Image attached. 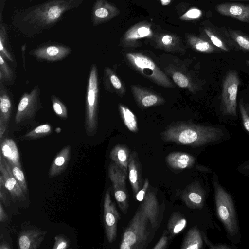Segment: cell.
Returning a JSON list of instances; mask_svg holds the SVG:
<instances>
[{
	"instance_id": "obj_42",
	"label": "cell",
	"mask_w": 249,
	"mask_h": 249,
	"mask_svg": "<svg viewBox=\"0 0 249 249\" xmlns=\"http://www.w3.org/2000/svg\"><path fill=\"white\" fill-rule=\"evenodd\" d=\"M69 239L61 234L57 235L55 237L54 244L53 249H66L70 246Z\"/></svg>"
},
{
	"instance_id": "obj_19",
	"label": "cell",
	"mask_w": 249,
	"mask_h": 249,
	"mask_svg": "<svg viewBox=\"0 0 249 249\" xmlns=\"http://www.w3.org/2000/svg\"><path fill=\"white\" fill-rule=\"evenodd\" d=\"M47 231L34 229L22 231L18 238L20 249H37L43 242Z\"/></svg>"
},
{
	"instance_id": "obj_15",
	"label": "cell",
	"mask_w": 249,
	"mask_h": 249,
	"mask_svg": "<svg viewBox=\"0 0 249 249\" xmlns=\"http://www.w3.org/2000/svg\"><path fill=\"white\" fill-rule=\"evenodd\" d=\"M130 89L138 106L142 108L159 106L165 102L160 95L139 86L131 85Z\"/></svg>"
},
{
	"instance_id": "obj_1",
	"label": "cell",
	"mask_w": 249,
	"mask_h": 249,
	"mask_svg": "<svg viewBox=\"0 0 249 249\" xmlns=\"http://www.w3.org/2000/svg\"><path fill=\"white\" fill-rule=\"evenodd\" d=\"M85 0H49L17 11L12 22L21 33L33 37L54 26L69 11Z\"/></svg>"
},
{
	"instance_id": "obj_39",
	"label": "cell",
	"mask_w": 249,
	"mask_h": 249,
	"mask_svg": "<svg viewBox=\"0 0 249 249\" xmlns=\"http://www.w3.org/2000/svg\"><path fill=\"white\" fill-rule=\"evenodd\" d=\"M13 73L7 63L5 58L0 54V80L11 81L13 79Z\"/></svg>"
},
{
	"instance_id": "obj_23",
	"label": "cell",
	"mask_w": 249,
	"mask_h": 249,
	"mask_svg": "<svg viewBox=\"0 0 249 249\" xmlns=\"http://www.w3.org/2000/svg\"><path fill=\"white\" fill-rule=\"evenodd\" d=\"M71 154V146H65L55 156L50 166L48 178H52L60 175L67 169Z\"/></svg>"
},
{
	"instance_id": "obj_38",
	"label": "cell",
	"mask_w": 249,
	"mask_h": 249,
	"mask_svg": "<svg viewBox=\"0 0 249 249\" xmlns=\"http://www.w3.org/2000/svg\"><path fill=\"white\" fill-rule=\"evenodd\" d=\"M51 100L53 108L55 114L62 119H67L68 112L65 105L55 95H52Z\"/></svg>"
},
{
	"instance_id": "obj_33",
	"label": "cell",
	"mask_w": 249,
	"mask_h": 249,
	"mask_svg": "<svg viewBox=\"0 0 249 249\" xmlns=\"http://www.w3.org/2000/svg\"><path fill=\"white\" fill-rule=\"evenodd\" d=\"M118 108L120 115L127 129L133 133L138 131V122L136 116L127 107L119 104Z\"/></svg>"
},
{
	"instance_id": "obj_50",
	"label": "cell",
	"mask_w": 249,
	"mask_h": 249,
	"mask_svg": "<svg viewBox=\"0 0 249 249\" xmlns=\"http://www.w3.org/2000/svg\"><path fill=\"white\" fill-rule=\"evenodd\" d=\"M246 62H247V63L248 65H249V60H247L246 61Z\"/></svg>"
},
{
	"instance_id": "obj_47",
	"label": "cell",
	"mask_w": 249,
	"mask_h": 249,
	"mask_svg": "<svg viewBox=\"0 0 249 249\" xmlns=\"http://www.w3.org/2000/svg\"><path fill=\"white\" fill-rule=\"evenodd\" d=\"M11 247L5 241H1L0 243V249H10Z\"/></svg>"
},
{
	"instance_id": "obj_45",
	"label": "cell",
	"mask_w": 249,
	"mask_h": 249,
	"mask_svg": "<svg viewBox=\"0 0 249 249\" xmlns=\"http://www.w3.org/2000/svg\"><path fill=\"white\" fill-rule=\"evenodd\" d=\"M8 216L3 207L1 202L0 203V222H5L8 219Z\"/></svg>"
},
{
	"instance_id": "obj_5",
	"label": "cell",
	"mask_w": 249,
	"mask_h": 249,
	"mask_svg": "<svg viewBox=\"0 0 249 249\" xmlns=\"http://www.w3.org/2000/svg\"><path fill=\"white\" fill-rule=\"evenodd\" d=\"M126 57L135 70L153 83L166 88L174 87L170 79L148 56L138 53H128Z\"/></svg>"
},
{
	"instance_id": "obj_2",
	"label": "cell",
	"mask_w": 249,
	"mask_h": 249,
	"mask_svg": "<svg viewBox=\"0 0 249 249\" xmlns=\"http://www.w3.org/2000/svg\"><path fill=\"white\" fill-rule=\"evenodd\" d=\"M223 136L220 128L186 122L176 123L161 133V139L165 142L193 147L215 142Z\"/></svg>"
},
{
	"instance_id": "obj_26",
	"label": "cell",
	"mask_w": 249,
	"mask_h": 249,
	"mask_svg": "<svg viewBox=\"0 0 249 249\" xmlns=\"http://www.w3.org/2000/svg\"><path fill=\"white\" fill-rule=\"evenodd\" d=\"M166 161L172 168L181 170L192 167L195 163V159L187 153L174 152L167 156Z\"/></svg>"
},
{
	"instance_id": "obj_51",
	"label": "cell",
	"mask_w": 249,
	"mask_h": 249,
	"mask_svg": "<svg viewBox=\"0 0 249 249\" xmlns=\"http://www.w3.org/2000/svg\"><path fill=\"white\" fill-rule=\"evenodd\" d=\"M32 1H33V0H29L30 2H31Z\"/></svg>"
},
{
	"instance_id": "obj_7",
	"label": "cell",
	"mask_w": 249,
	"mask_h": 249,
	"mask_svg": "<svg viewBox=\"0 0 249 249\" xmlns=\"http://www.w3.org/2000/svg\"><path fill=\"white\" fill-rule=\"evenodd\" d=\"M241 83L238 72L230 70L226 74L222 84L221 108L223 114L233 117L237 116V97Z\"/></svg>"
},
{
	"instance_id": "obj_44",
	"label": "cell",
	"mask_w": 249,
	"mask_h": 249,
	"mask_svg": "<svg viewBox=\"0 0 249 249\" xmlns=\"http://www.w3.org/2000/svg\"><path fill=\"white\" fill-rule=\"evenodd\" d=\"M167 236L164 234L159 240L158 242L153 248V249H165L167 244Z\"/></svg>"
},
{
	"instance_id": "obj_48",
	"label": "cell",
	"mask_w": 249,
	"mask_h": 249,
	"mask_svg": "<svg viewBox=\"0 0 249 249\" xmlns=\"http://www.w3.org/2000/svg\"><path fill=\"white\" fill-rule=\"evenodd\" d=\"M171 0H160L161 3L163 6H166L170 4Z\"/></svg>"
},
{
	"instance_id": "obj_25",
	"label": "cell",
	"mask_w": 249,
	"mask_h": 249,
	"mask_svg": "<svg viewBox=\"0 0 249 249\" xmlns=\"http://www.w3.org/2000/svg\"><path fill=\"white\" fill-rule=\"evenodd\" d=\"M128 177L131 185L133 194L136 196L141 190V168L135 151L132 152L128 160Z\"/></svg>"
},
{
	"instance_id": "obj_12",
	"label": "cell",
	"mask_w": 249,
	"mask_h": 249,
	"mask_svg": "<svg viewBox=\"0 0 249 249\" xmlns=\"http://www.w3.org/2000/svg\"><path fill=\"white\" fill-rule=\"evenodd\" d=\"M154 33L151 23L142 21L129 28L124 34L121 44L124 47H135L139 45V40L153 37Z\"/></svg>"
},
{
	"instance_id": "obj_37",
	"label": "cell",
	"mask_w": 249,
	"mask_h": 249,
	"mask_svg": "<svg viewBox=\"0 0 249 249\" xmlns=\"http://www.w3.org/2000/svg\"><path fill=\"white\" fill-rule=\"evenodd\" d=\"M8 163L11 169L12 173L19 185L21 188L24 194H27L28 192V187L24 173L21 170V168H19L14 164H10L9 162Z\"/></svg>"
},
{
	"instance_id": "obj_17",
	"label": "cell",
	"mask_w": 249,
	"mask_h": 249,
	"mask_svg": "<svg viewBox=\"0 0 249 249\" xmlns=\"http://www.w3.org/2000/svg\"><path fill=\"white\" fill-rule=\"evenodd\" d=\"M216 11L221 15L230 17L240 21L249 23V4L226 2L217 4Z\"/></svg>"
},
{
	"instance_id": "obj_22",
	"label": "cell",
	"mask_w": 249,
	"mask_h": 249,
	"mask_svg": "<svg viewBox=\"0 0 249 249\" xmlns=\"http://www.w3.org/2000/svg\"><path fill=\"white\" fill-rule=\"evenodd\" d=\"M181 197L190 208H200L203 206L204 194L197 183L194 182L187 187L182 191Z\"/></svg>"
},
{
	"instance_id": "obj_21",
	"label": "cell",
	"mask_w": 249,
	"mask_h": 249,
	"mask_svg": "<svg viewBox=\"0 0 249 249\" xmlns=\"http://www.w3.org/2000/svg\"><path fill=\"white\" fill-rule=\"evenodd\" d=\"M142 201L140 206L146 212L152 227L157 229L160 223V209L155 195L151 190H147Z\"/></svg>"
},
{
	"instance_id": "obj_29",
	"label": "cell",
	"mask_w": 249,
	"mask_h": 249,
	"mask_svg": "<svg viewBox=\"0 0 249 249\" xmlns=\"http://www.w3.org/2000/svg\"><path fill=\"white\" fill-rule=\"evenodd\" d=\"M129 150L124 145L118 144L114 146L110 152V158L126 175L128 173Z\"/></svg>"
},
{
	"instance_id": "obj_40",
	"label": "cell",
	"mask_w": 249,
	"mask_h": 249,
	"mask_svg": "<svg viewBox=\"0 0 249 249\" xmlns=\"http://www.w3.org/2000/svg\"><path fill=\"white\" fill-rule=\"evenodd\" d=\"M239 107L243 126L249 133V106L245 105L241 99Z\"/></svg>"
},
{
	"instance_id": "obj_10",
	"label": "cell",
	"mask_w": 249,
	"mask_h": 249,
	"mask_svg": "<svg viewBox=\"0 0 249 249\" xmlns=\"http://www.w3.org/2000/svg\"><path fill=\"white\" fill-rule=\"evenodd\" d=\"M72 52V49L56 42L42 44L29 51L31 55L36 59L48 62H56L64 59Z\"/></svg>"
},
{
	"instance_id": "obj_4",
	"label": "cell",
	"mask_w": 249,
	"mask_h": 249,
	"mask_svg": "<svg viewBox=\"0 0 249 249\" xmlns=\"http://www.w3.org/2000/svg\"><path fill=\"white\" fill-rule=\"evenodd\" d=\"M148 216L140 206L125 230L120 244L121 249H141L148 241Z\"/></svg>"
},
{
	"instance_id": "obj_11",
	"label": "cell",
	"mask_w": 249,
	"mask_h": 249,
	"mask_svg": "<svg viewBox=\"0 0 249 249\" xmlns=\"http://www.w3.org/2000/svg\"><path fill=\"white\" fill-rule=\"evenodd\" d=\"M119 213L111 200L109 189L106 192L104 201V224L108 241L111 243L116 238Z\"/></svg>"
},
{
	"instance_id": "obj_41",
	"label": "cell",
	"mask_w": 249,
	"mask_h": 249,
	"mask_svg": "<svg viewBox=\"0 0 249 249\" xmlns=\"http://www.w3.org/2000/svg\"><path fill=\"white\" fill-rule=\"evenodd\" d=\"M202 15V11L196 7H192L180 16V19L184 21H191L200 18Z\"/></svg>"
},
{
	"instance_id": "obj_34",
	"label": "cell",
	"mask_w": 249,
	"mask_h": 249,
	"mask_svg": "<svg viewBox=\"0 0 249 249\" xmlns=\"http://www.w3.org/2000/svg\"><path fill=\"white\" fill-rule=\"evenodd\" d=\"M170 75L174 82L178 87L181 88L187 89L192 92L194 93L196 89L195 85L189 76L185 75L182 72L169 69Z\"/></svg>"
},
{
	"instance_id": "obj_20",
	"label": "cell",
	"mask_w": 249,
	"mask_h": 249,
	"mask_svg": "<svg viewBox=\"0 0 249 249\" xmlns=\"http://www.w3.org/2000/svg\"><path fill=\"white\" fill-rule=\"evenodd\" d=\"M12 109L11 99L6 87L0 83V139L8 126Z\"/></svg>"
},
{
	"instance_id": "obj_13",
	"label": "cell",
	"mask_w": 249,
	"mask_h": 249,
	"mask_svg": "<svg viewBox=\"0 0 249 249\" xmlns=\"http://www.w3.org/2000/svg\"><path fill=\"white\" fill-rule=\"evenodd\" d=\"M120 13V10L107 0H96L94 3L91 14L93 26L107 22Z\"/></svg>"
},
{
	"instance_id": "obj_9",
	"label": "cell",
	"mask_w": 249,
	"mask_h": 249,
	"mask_svg": "<svg viewBox=\"0 0 249 249\" xmlns=\"http://www.w3.org/2000/svg\"><path fill=\"white\" fill-rule=\"evenodd\" d=\"M108 176L113 185L114 195L121 210L126 213L128 207L125 179L127 175L113 162L108 167Z\"/></svg>"
},
{
	"instance_id": "obj_35",
	"label": "cell",
	"mask_w": 249,
	"mask_h": 249,
	"mask_svg": "<svg viewBox=\"0 0 249 249\" xmlns=\"http://www.w3.org/2000/svg\"><path fill=\"white\" fill-rule=\"evenodd\" d=\"M187 221L179 212L174 213L168 223V230L172 236L178 234L186 227Z\"/></svg>"
},
{
	"instance_id": "obj_3",
	"label": "cell",
	"mask_w": 249,
	"mask_h": 249,
	"mask_svg": "<svg viewBox=\"0 0 249 249\" xmlns=\"http://www.w3.org/2000/svg\"><path fill=\"white\" fill-rule=\"evenodd\" d=\"M99 92L98 69L93 64L88 78L85 101V130L90 137L94 136L98 129Z\"/></svg>"
},
{
	"instance_id": "obj_6",
	"label": "cell",
	"mask_w": 249,
	"mask_h": 249,
	"mask_svg": "<svg viewBox=\"0 0 249 249\" xmlns=\"http://www.w3.org/2000/svg\"><path fill=\"white\" fill-rule=\"evenodd\" d=\"M214 188L218 216L228 233L234 235L237 232L238 226L231 198L218 183H214Z\"/></svg>"
},
{
	"instance_id": "obj_14",
	"label": "cell",
	"mask_w": 249,
	"mask_h": 249,
	"mask_svg": "<svg viewBox=\"0 0 249 249\" xmlns=\"http://www.w3.org/2000/svg\"><path fill=\"white\" fill-rule=\"evenodd\" d=\"M203 30L213 44L219 49L228 52L231 48L234 47L226 28H218L210 24L205 25Z\"/></svg>"
},
{
	"instance_id": "obj_49",
	"label": "cell",
	"mask_w": 249,
	"mask_h": 249,
	"mask_svg": "<svg viewBox=\"0 0 249 249\" xmlns=\"http://www.w3.org/2000/svg\"><path fill=\"white\" fill-rule=\"evenodd\" d=\"M237 0V1H244L249 2V0Z\"/></svg>"
},
{
	"instance_id": "obj_43",
	"label": "cell",
	"mask_w": 249,
	"mask_h": 249,
	"mask_svg": "<svg viewBox=\"0 0 249 249\" xmlns=\"http://www.w3.org/2000/svg\"><path fill=\"white\" fill-rule=\"evenodd\" d=\"M149 186V181L147 179L145 180L144 184L142 189H141L136 195L137 200L140 201L143 200L144 196L148 190Z\"/></svg>"
},
{
	"instance_id": "obj_36",
	"label": "cell",
	"mask_w": 249,
	"mask_h": 249,
	"mask_svg": "<svg viewBox=\"0 0 249 249\" xmlns=\"http://www.w3.org/2000/svg\"><path fill=\"white\" fill-rule=\"evenodd\" d=\"M51 132V126L48 124H45L37 126L26 133L23 136V139L28 140L39 139L49 135Z\"/></svg>"
},
{
	"instance_id": "obj_27",
	"label": "cell",
	"mask_w": 249,
	"mask_h": 249,
	"mask_svg": "<svg viewBox=\"0 0 249 249\" xmlns=\"http://www.w3.org/2000/svg\"><path fill=\"white\" fill-rule=\"evenodd\" d=\"M103 81L105 88L109 92H115L121 97L125 94L126 90L124 84L109 67L104 69Z\"/></svg>"
},
{
	"instance_id": "obj_8",
	"label": "cell",
	"mask_w": 249,
	"mask_h": 249,
	"mask_svg": "<svg viewBox=\"0 0 249 249\" xmlns=\"http://www.w3.org/2000/svg\"><path fill=\"white\" fill-rule=\"evenodd\" d=\"M41 107L40 89L38 85L22 96L18 106L15 122L18 124L34 118Z\"/></svg>"
},
{
	"instance_id": "obj_16",
	"label": "cell",
	"mask_w": 249,
	"mask_h": 249,
	"mask_svg": "<svg viewBox=\"0 0 249 249\" xmlns=\"http://www.w3.org/2000/svg\"><path fill=\"white\" fill-rule=\"evenodd\" d=\"M0 171L4 179L5 188L13 198L18 200H24L25 196L24 192L13 175L8 161L0 154Z\"/></svg>"
},
{
	"instance_id": "obj_32",
	"label": "cell",
	"mask_w": 249,
	"mask_h": 249,
	"mask_svg": "<svg viewBox=\"0 0 249 249\" xmlns=\"http://www.w3.org/2000/svg\"><path fill=\"white\" fill-rule=\"evenodd\" d=\"M0 24V54L5 59L13 62V58L11 53V47L9 43L8 32L5 25L2 22L1 16Z\"/></svg>"
},
{
	"instance_id": "obj_28",
	"label": "cell",
	"mask_w": 249,
	"mask_h": 249,
	"mask_svg": "<svg viewBox=\"0 0 249 249\" xmlns=\"http://www.w3.org/2000/svg\"><path fill=\"white\" fill-rule=\"evenodd\" d=\"M186 40L188 44L192 49L199 52L213 53L219 51L218 48L213 44L206 36H199L188 34L186 35Z\"/></svg>"
},
{
	"instance_id": "obj_18",
	"label": "cell",
	"mask_w": 249,
	"mask_h": 249,
	"mask_svg": "<svg viewBox=\"0 0 249 249\" xmlns=\"http://www.w3.org/2000/svg\"><path fill=\"white\" fill-rule=\"evenodd\" d=\"M157 48L171 53H184L185 50L180 37L170 33H161L153 36Z\"/></svg>"
},
{
	"instance_id": "obj_46",
	"label": "cell",
	"mask_w": 249,
	"mask_h": 249,
	"mask_svg": "<svg viewBox=\"0 0 249 249\" xmlns=\"http://www.w3.org/2000/svg\"><path fill=\"white\" fill-rule=\"evenodd\" d=\"M5 190H7L5 187H0V200L5 204L6 202V193Z\"/></svg>"
},
{
	"instance_id": "obj_24",
	"label": "cell",
	"mask_w": 249,
	"mask_h": 249,
	"mask_svg": "<svg viewBox=\"0 0 249 249\" xmlns=\"http://www.w3.org/2000/svg\"><path fill=\"white\" fill-rule=\"evenodd\" d=\"M0 154L9 163L21 168L19 151L13 139L4 138L0 140Z\"/></svg>"
},
{
	"instance_id": "obj_30",
	"label": "cell",
	"mask_w": 249,
	"mask_h": 249,
	"mask_svg": "<svg viewBox=\"0 0 249 249\" xmlns=\"http://www.w3.org/2000/svg\"><path fill=\"white\" fill-rule=\"evenodd\" d=\"M203 246L200 233L196 227H193L188 231L182 244L181 249H199Z\"/></svg>"
},
{
	"instance_id": "obj_31",
	"label": "cell",
	"mask_w": 249,
	"mask_h": 249,
	"mask_svg": "<svg viewBox=\"0 0 249 249\" xmlns=\"http://www.w3.org/2000/svg\"><path fill=\"white\" fill-rule=\"evenodd\" d=\"M234 47L249 52V35L239 30L227 28Z\"/></svg>"
}]
</instances>
